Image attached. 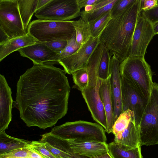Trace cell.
<instances>
[{"label": "cell", "mask_w": 158, "mask_h": 158, "mask_svg": "<svg viewBox=\"0 0 158 158\" xmlns=\"http://www.w3.org/2000/svg\"><path fill=\"white\" fill-rule=\"evenodd\" d=\"M117 0H100L93 5L92 10L89 12L81 11V18L87 23L92 22L110 11Z\"/></svg>", "instance_id": "obj_20"}, {"label": "cell", "mask_w": 158, "mask_h": 158, "mask_svg": "<svg viewBox=\"0 0 158 158\" xmlns=\"http://www.w3.org/2000/svg\"><path fill=\"white\" fill-rule=\"evenodd\" d=\"M81 9L77 0H51L35 15L41 20L69 21L81 16Z\"/></svg>", "instance_id": "obj_7"}, {"label": "cell", "mask_w": 158, "mask_h": 158, "mask_svg": "<svg viewBox=\"0 0 158 158\" xmlns=\"http://www.w3.org/2000/svg\"><path fill=\"white\" fill-rule=\"evenodd\" d=\"M99 94L103 104L107 122V129L106 132H112L114 123L113 104L111 96L110 77L105 80L100 79Z\"/></svg>", "instance_id": "obj_18"}, {"label": "cell", "mask_w": 158, "mask_h": 158, "mask_svg": "<svg viewBox=\"0 0 158 158\" xmlns=\"http://www.w3.org/2000/svg\"><path fill=\"white\" fill-rule=\"evenodd\" d=\"M155 35L153 25L143 15L141 10L133 34L129 56L144 57L148 46Z\"/></svg>", "instance_id": "obj_10"}, {"label": "cell", "mask_w": 158, "mask_h": 158, "mask_svg": "<svg viewBox=\"0 0 158 158\" xmlns=\"http://www.w3.org/2000/svg\"><path fill=\"white\" fill-rule=\"evenodd\" d=\"M121 76L148 101L153 82L150 65L144 57H128L120 63Z\"/></svg>", "instance_id": "obj_3"}, {"label": "cell", "mask_w": 158, "mask_h": 158, "mask_svg": "<svg viewBox=\"0 0 158 158\" xmlns=\"http://www.w3.org/2000/svg\"><path fill=\"white\" fill-rule=\"evenodd\" d=\"M0 44H2L10 39V38L3 31L2 28H0Z\"/></svg>", "instance_id": "obj_39"}, {"label": "cell", "mask_w": 158, "mask_h": 158, "mask_svg": "<svg viewBox=\"0 0 158 158\" xmlns=\"http://www.w3.org/2000/svg\"><path fill=\"white\" fill-rule=\"evenodd\" d=\"M120 62L115 55L110 59V80L113 102L114 123L123 112L122 102L121 77L119 71Z\"/></svg>", "instance_id": "obj_13"}, {"label": "cell", "mask_w": 158, "mask_h": 158, "mask_svg": "<svg viewBox=\"0 0 158 158\" xmlns=\"http://www.w3.org/2000/svg\"><path fill=\"white\" fill-rule=\"evenodd\" d=\"M93 5H88L84 8V11L86 12H89L91 11L93 8Z\"/></svg>", "instance_id": "obj_42"}, {"label": "cell", "mask_w": 158, "mask_h": 158, "mask_svg": "<svg viewBox=\"0 0 158 158\" xmlns=\"http://www.w3.org/2000/svg\"><path fill=\"white\" fill-rule=\"evenodd\" d=\"M18 51L21 56L31 60L33 64L48 65L59 54L41 42L22 48Z\"/></svg>", "instance_id": "obj_15"}, {"label": "cell", "mask_w": 158, "mask_h": 158, "mask_svg": "<svg viewBox=\"0 0 158 158\" xmlns=\"http://www.w3.org/2000/svg\"><path fill=\"white\" fill-rule=\"evenodd\" d=\"M0 28L10 39L27 33L20 14L18 0H0Z\"/></svg>", "instance_id": "obj_8"}, {"label": "cell", "mask_w": 158, "mask_h": 158, "mask_svg": "<svg viewBox=\"0 0 158 158\" xmlns=\"http://www.w3.org/2000/svg\"><path fill=\"white\" fill-rule=\"evenodd\" d=\"M39 42L28 33L23 36L11 38L0 44V61L15 51Z\"/></svg>", "instance_id": "obj_19"}, {"label": "cell", "mask_w": 158, "mask_h": 158, "mask_svg": "<svg viewBox=\"0 0 158 158\" xmlns=\"http://www.w3.org/2000/svg\"><path fill=\"white\" fill-rule=\"evenodd\" d=\"M31 152L28 147L21 148L0 154V158H31Z\"/></svg>", "instance_id": "obj_31"}, {"label": "cell", "mask_w": 158, "mask_h": 158, "mask_svg": "<svg viewBox=\"0 0 158 158\" xmlns=\"http://www.w3.org/2000/svg\"><path fill=\"white\" fill-rule=\"evenodd\" d=\"M75 28L76 41L81 47L87 42L91 37L89 24L81 18L77 21L73 20Z\"/></svg>", "instance_id": "obj_24"}, {"label": "cell", "mask_w": 158, "mask_h": 158, "mask_svg": "<svg viewBox=\"0 0 158 158\" xmlns=\"http://www.w3.org/2000/svg\"><path fill=\"white\" fill-rule=\"evenodd\" d=\"M134 113L130 110L123 111L115 121L112 128V132L114 135V140L119 138L123 132L128 127Z\"/></svg>", "instance_id": "obj_25"}, {"label": "cell", "mask_w": 158, "mask_h": 158, "mask_svg": "<svg viewBox=\"0 0 158 158\" xmlns=\"http://www.w3.org/2000/svg\"><path fill=\"white\" fill-rule=\"evenodd\" d=\"M121 149L128 150L141 146L140 143L139 127L135 122L134 116H132L127 127L120 137L114 140Z\"/></svg>", "instance_id": "obj_17"}, {"label": "cell", "mask_w": 158, "mask_h": 158, "mask_svg": "<svg viewBox=\"0 0 158 158\" xmlns=\"http://www.w3.org/2000/svg\"><path fill=\"white\" fill-rule=\"evenodd\" d=\"M28 148L37 152L46 158H57L47 149L43 143L40 141H31Z\"/></svg>", "instance_id": "obj_32"}, {"label": "cell", "mask_w": 158, "mask_h": 158, "mask_svg": "<svg viewBox=\"0 0 158 158\" xmlns=\"http://www.w3.org/2000/svg\"><path fill=\"white\" fill-rule=\"evenodd\" d=\"M66 73L53 65L34 64L20 76L13 105L27 126L45 130L67 114L70 87Z\"/></svg>", "instance_id": "obj_1"}, {"label": "cell", "mask_w": 158, "mask_h": 158, "mask_svg": "<svg viewBox=\"0 0 158 158\" xmlns=\"http://www.w3.org/2000/svg\"><path fill=\"white\" fill-rule=\"evenodd\" d=\"M50 132L53 135L66 139L95 140L106 143L104 128L97 123L86 121L67 122L55 126Z\"/></svg>", "instance_id": "obj_5"}, {"label": "cell", "mask_w": 158, "mask_h": 158, "mask_svg": "<svg viewBox=\"0 0 158 158\" xmlns=\"http://www.w3.org/2000/svg\"><path fill=\"white\" fill-rule=\"evenodd\" d=\"M80 48V47L77 42L75 32L72 38L68 41V44L63 51L54 57L49 65L59 64V60L72 55Z\"/></svg>", "instance_id": "obj_27"}, {"label": "cell", "mask_w": 158, "mask_h": 158, "mask_svg": "<svg viewBox=\"0 0 158 158\" xmlns=\"http://www.w3.org/2000/svg\"><path fill=\"white\" fill-rule=\"evenodd\" d=\"M108 145L109 152L113 158H143L141 147L128 150L120 148L114 141Z\"/></svg>", "instance_id": "obj_23"}, {"label": "cell", "mask_w": 158, "mask_h": 158, "mask_svg": "<svg viewBox=\"0 0 158 158\" xmlns=\"http://www.w3.org/2000/svg\"><path fill=\"white\" fill-rule=\"evenodd\" d=\"M74 153L89 157L105 154L109 152L106 143L95 140L67 139Z\"/></svg>", "instance_id": "obj_16"}, {"label": "cell", "mask_w": 158, "mask_h": 158, "mask_svg": "<svg viewBox=\"0 0 158 158\" xmlns=\"http://www.w3.org/2000/svg\"><path fill=\"white\" fill-rule=\"evenodd\" d=\"M111 19L110 11L96 20L89 23L91 37L99 36Z\"/></svg>", "instance_id": "obj_28"}, {"label": "cell", "mask_w": 158, "mask_h": 158, "mask_svg": "<svg viewBox=\"0 0 158 158\" xmlns=\"http://www.w3.org/2000/svg\"><path fill=\"white\" fill-rule=\"evenodd\" d=\"M67 152L70 154V156L69 157L64 158H90L87 156H85L74 152L69 147L68 149Z\"/></svg>", "instance_id": "obj_38"}, {"label": "cell", "mask_w": 158, "mask_h": 158, "mask_svg": "<svg viewBox=\"0 0 158 158\" xmlns=\"http://www.w3.org/2000/svg\"><path fill=\"white\" fill-rule=\"evenodd\" d=\"M73 22V20H36L30 23L27 32L39 42L57 40L69 41L75 32Z\"/></svg>", "instance_id": "obj_4"}, {"label": "cell", "mask_w": 158, "mask_h": 158, "mask_svg": "<svg viewBox=\"0 0 158 158\" xmlns=\"http://www.w3.org/2000/svg\"><path fill=\"white\" fill-rule=\"evenodd\" d=\"M145 17L153 25L158 22V4L150 10H142Z\"/></svg>", "instance_id": "obj_34"}, {"label": "cell", "mask_w": 158, "mask_h": 158, "mask_svg": "<svg viewBox=\"0 0 158 158\" xmlns=\"http://www.w3.org/2000/svg\"><path fill=\"white\" fill-rule=\"evenodd\" d=\"M68 41L65 40H57L42 43L47 46L53 51L60 53L66 47Z\"/></svg>", "instance_id": "obj_33"}, {"label": "cell", "mask_w": 158, "mask_h": 158, "mask_svg": "<svg viewBox=\"0 0 158 158\" xmlns=\"http://www.w3.org/2000/svg\"><path fill=\"white\" fill-rule=\"evenodd\" d=\"M39 0H18L20 14L25 30L27 31L30 22L36 10Z\"/></svg>", "instance_id": "obj_22"}, {"label": "cell", "mask_w": 158, "mask_h": 158, "mask_svg": "<svg viewBox=\"0 0 158 158\" xmlns=\"http://www.w3.org/2000/svg\"><path fill=\"white\" fill-rule=\"evenodd\" d=\"M89 157L90 158H113L109 152L102 155L93 156Z\"/></svg>", "instance_id": "obj_41"}, {"label": "cell", "mask_w": 158, "mask_h": 158, "mask_svg": "<svg viewBox=\"0 0 158 158\" xmlns=\"http://www.w3.org/2000/svg\"><path fill=\"white\" fill-rule=\"evenodd\" d=\"M142 6V0H136L123 12L112 18L99 36L100 43L106 47L111 56L115 55L120 63L129 56Z\"/></svg>", "instance_id": "obj_2"}, {"label": "cell", "mask_w": 158, "mask_h": 158, "mask_svg": "<svg viewBox=\"0 0 158 158\" xmlns=\"http://www.w3.org/2000/svg\"><path fill=\"white\" fill-rule=\"evenodd\" d=\"M0 133L5 131L12 120L14 101L12 91L4 76L0 75Z\"/></svg>", "instance_id": "obj_14"}, {"label": "cell", "mask_w": 158, "mask_h": 158, "mask_svg": "<svg viewBox=\"0 0 158 158\" xmlns=\"http://www.w3.org/2000/svg\"><path fill=\"white\" fill-rule=\"evenodd\" d=\"M111 57L109 51L104 46L98 65V76L99 79L105 80L109 77Z\"/></svg>", "instance_id": "obj_26"}, {"label": "cell", "mask_w": 158, "mask_h": 158, "mask_svg": "<svg viewBox=\"0 0 158 158\" xmlns=\"http://www.w3.org/2000/svg\"><path fill=\"white\" fill-rule=\"evenodd\" d=\"M153 27L156 35L158 34V22L153 25Z\"/></svg>", "instance_id": "obj_43"}, {"label": "cell", "mask_w": 158, "mask_h": 158, "mask_svg": "<svg viewBox=\"0 0 158 158\" xmlns=\"http://www.w3.org/2000/svg\"><path fill=\"white\" fill-rule=\"evenodd\" d=\"M72 75L75 86L81 92L87 87L89 82V77L86 69L77 70Z\"/></svg>", "instance_id": "obj_29"}, {"label": "cell", "mask_w": 158, "mask_h": 158, "mask_svg": "<svg viewBox=\"0 0 158 158\" xmlns=\"http://www.w3.org/2000/svg\"><path fill=\"white\" fill-rule=\"evenodd\" d=\"M121 80L123 111L131 110L134 113L135 123L139 126L148 101L121 77Z\"/></svg>", "instance_id": "obj_11"}, {"label": "cell", "mask_w": 158, "mask_h": 158, "mask_svg": "<svg viewBox=\"0 0 158 158\" xmlns=\"http://www.w3.org/2000/svg\"><path fill=\"white\" fill-rule=\"evenodd\" d=\"M142 11L152 9L158 4V0H142Z\"/></svg>", "instance_id": "obj_36"}, {"label": "cell", "mask_w": 158, "mask_h": 158, "mask_svg": "<svg viewBox=\"0 0 158 158\" xmlns=\"http://www.w3.org/2000/svg\"><path fill=\"white\" fill-rule=\"evenodd\" d=\"M136 0H117L110 11L111 18L115 17L125 11Z\"/></svg>", "instance_id": "obj_30"}, {"label": "cell", "mask_w": 158, "mask_h": 158, "mask_svg": "<svg viewBox=\"0 0 158 158\" xmlns=\"http://www.w3.org/2000/svg\"><path fill=\"white\" fill-rule=\"evenodd\" d=\"M141 146L158 144V84L153 82L139 125Z\"/></svg>", "instance_id": "obj_6"}, {"label": "cell", "mask_w": 158, "mask_h": 158, "mask_svg": "<svg viewBox=\"0 0 158 158\" xmlns=\"http://www.w3.org/2000/svg\"><path fill=\"white\" fill-rule=\"evenodd\" d=\"M50 0H39L36 11L43 7Z\"/></svg>", "instance_id": "obj_40"}, {"label": "cell", "mask_w": 158, "mask_h": 158, "mask_svg": "<svg viewBox=\"0 0 158 158\" xmlns=\"http://www.w3.org/2000/svg\"><path fill=\"white\" fill-rule=\"evenodd\" d=\"M99 36L95 38L91 37L74 53L58 61L66 73L72 74L77 70L86 69L90 58L100 43Z\"/></svg>", "instance_id": "obj_9"}, {"label": "cell", "mask_w": 158, "mask_h": 158, "mask_svg": "<svg viewBox=\"0 0 158 158\" xmlns=\"http://www.w3.org/2000/svg\"><path fill=\"white\" fill-rule=\"evenodd\" d=\"M31 141L11 136L5 131L0 133V154L14 150L28 148Z\"/></svg>", "instance_id": "obj_21"}, {"label": "cell", "mask_w": 158, "mask_h": 158, "mask_svg": "<svg viewBox=\"0 0 158 158\" xmlns=\"http://www.w3.org/2000/svg\"><path fill=\"white\" fill-rule=\"evenodd\" d=\"M99 79L95 82L89 83L87 87L81 91V93L93 118L106 131L107 129V119L99 94Z\"/></svg>", "instance_id": "obj_12"}, {"label": "cell", "mask_w": 158, "mask_h": 158, "mask_svg": "<svg viewBox=\"0 0 158 158\" xmlns=\"http://www.w3.org/2000/svg\"><path fill=\"white\" fill-rule=\"evenodd\" d=\"M42 143H43L45 148L57 158H64L69 157L70 156L69 154L61 151L47 142Z\"/></svg>", "instance_id": "obj_35"}, {"label": "cell", "mask_w": 158, "mask_h": 158, "mask_svg": "<svg viewBox=\"0 0 158 158\" xmlns=\"http://www.w3.org/2000/svg\"><path fill=\"white\" fill-rule=\"evenodd\" d=\"M100 0H77L79 7L81 9L88 5H94Z\"/></svg>", "instance_id": "obj_37"}]
</instances>
